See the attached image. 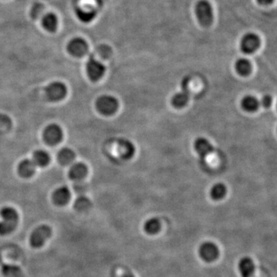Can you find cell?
I'll use <instances>...</instances> for the list:
<instances>
[{
	"mask_svg": "<svg viewBox=\"0 0 277 277\" xmlns=\"http://www.w3.org/2000/svg\"><path fill=\"white\" fill-rule=\"evenodd\" d=\"M45 94L47 99L51 102L62 100L67 95V86L60 81L52 82L46 87Z\"/></svg>",
	"mask_w": 277,
	"mask_h": 277,
	"instance_id": "5b68a950",
	"label": "cell"
},
{
	"mask_svg": "<svg viewBox=\"0 0 277 277\" xmlns=\"http://www.w3.org/2000/svg\"><path fill=\"white\" fill-rule=\"evenodd\" d=\"M118 107V100L113 95H101L95 101V108L99 114L104 115H111L115 114Z\"/></svg>",
	"mask_w": 277,
	"mask_h": 277,
	"instance_id": "7a4b0ae2",
	"label": "cell"
},
{
	"mask_svg": "<svg viewBox=\"0 0 277 277\" xmlns=\"http://www.w3.org/2000/svg\"><path fill=\"white\" fill-rule=\"evenodd\" d=\"M189 99V90H182V91L175 94L171 99L172 106L175 108H183L187 104Z\"/></svg>",
	"mask_w": 277,
	"mask_h": 277,
	"instance_id": "e0dca14e",
	"label": "cell"
},
{
	"mask_svg": "<svg viewBox=\"0 0 277 277\" xmlns=\"http://www.w3.org/2000/svg\"></svg>",
	"mask_w": 277,
	"mask_h": 277,
	"instance_id": "4dcf8cb0",
	"label": "cell"
},
{
	"mask_svg": "<svg viewBox=\"0 0 277 277\" xmlns=\"http://www.w3.org/2000/svg\"><path fill=\"white\" fill-rule=\"evenodd\" d=\"M272 103H273V97L270 95H263L259 101V104L264 108H269L271 106Z\"/></svg>",
	"mask_w": 277,
	"mask_h": 277,
	"instance_id": "83f0119b",
	"label": "cell"
},
{
	"mask_svg": "<svg viewBox=\"0 0 277 277\" xmlns=\"http://www.w3.org/2000/svg\"><path fill=\"white\" fill-rule=\"evenodd\" d=\"M199 254L203 260L210 263L217 259L220 251L214 243L205 242V243H202L200 246L199 249Z\"/></svg>",
	"mask_w": 277,
	"mask_h": 277,
	"instance_id": "9c48e42d",
	"label": "cell"
},
{
	"mask_svg": "<svg viewBox=\"0 0 277 277\" xmlns=\"http://www.w3.org/2000/svg\"><path fill=\"white\" fill-rule=\"evenodd\" d=\"M88 172L87 165L83 162H74L69 169V177L75 182L81 181L86 177Z\"/></svg>",
	"mask_w": 277,
	"mask_h": 277,
	"instance_id": "8fae6325",
	"label": "cell"
},
{
	"mask_svg": "<svg viewBox=\"0 0 277 277\" xmlns=\"http://www.w3.org/2000/svg\"><path fill=\"white\" fill-rule=\"evenodd\" d=\"M194 148L196 153H198L202 158H205L213 151V146L210 142L204 137L196 138L194 142Z\"/></svg>",
	"mask_w": 277,
	"mask_h": 277,
	"instance_id": "9a60e30c",
	"label": "cell"
},
{
	"mask_svg": "<svg viewBox=\"0 0 277 277\" xmlns=\"http://www.w3.org/2000/svg\"><path fill=\"white\" fill-rule=\"evenodd\" d=\"M89 46L87 42L82 38H74L67 45V51L75 57H82L88 52Z\"/></svg>",
	"mask_w": 277,
	"mask_h": 277,
	"instance_id": "30bf717a",
	"label": "cell"
},
{
	"mask_svg": "<svg viewBox=\"0 0 277 277\" xmlns=\"http://www.w3.org/2000/svg\"><path fill=\"white\" fill-rule=\"evenodd\" d=\"M260 5L266 6V5H270L272 2H274V0H256Z\"/></svg>",
	"mask_w": 277,
	"mask_h": 277,
	"instance_id": "f1b7e54d",
	"label": "cell"
},
{
	"mask_svg": "<svg viewBox=\"0 0 277 277\" xmlns=\"http://www.w3.org/2000/svg\"><path fill=\"white\" fill-rule=\"evenodd\" d=\"M32 161L36 164V166L45 167L50 162V157H49V153L46 152L45 150H36L33 153Z\"/></svg>",
	"mask_w": 277,
	"mask_h": 277,
	"instance_id": "7402d4cb",
	"label": "cell"
},
{
	"mask_svg": "<svg viewBox=\"0 0 277 277\" xmlns=\"http://www.w3.org/2000/svg\"><path fill=\"white\" fill-rule=\"evenodd\" d=\"M86 67H87V76L92 82L99 80L106 72L105 66L97 60H95L93 56H90Z\"/></svg>",
	"mask_w": 277,
	"mask_h": 277,
	"instance_id": "8992f818",
	"label": "cell"
},
{
	"mask_svg": "<svg viewBox=\"0 0 277 277\" xmlns=\"http://www.w3.org/2000/svg\"><path fill=\"white\" fill-rule=\"evenodd\" d=\"M227 194V187L221 183L214 184L210 189V196L212 200H220Z\"/></svg>",
	"mask_w": 277,
	"mask_h": 277,
	"instance_id": "cb8c5ba5",
	"label": "cell"
},
{
	"mask_svg": "<svg viewBox=\"0 0 277 277\" xmlns=\"http://www.w3.org/2000/svg\"><path fill=\"white\" fill-rule=\"evenodd\" d=\"M63 130L59 125L52 124L46 127L44 132V138L47 144L55 146L61 142L63 139Z\"/></svg>",
	"mask_w": 277,
	"mask_h": 277,
	"instance_id": "52a82bcc",
	"label": "cell"
},
{
	"mask_svg": "<svg viewBox=\"0 0 277 277\" xmlns=\"http://www.w3.org/2000/svg\"><path fill=\"white\" fill-rule=\"evenodd\" d=\"M117 151L122 159L129 160L134 155L135 148L130 141L122 138V139H119L117 143Z\"/></svg>",
	"mask_w": 277,
	"mask_h": 277,
	"instance_id": "5bb4252c",
	"label": "cell"
},
{
	"mask_svg": "<svg viewBox=\"0 0 277 277\" xmlns=\"http://www.w3.org/2000/svg\"><path fill=\"white\" fill-rule=\"evenodd\" d=\"M77 16L79 20L84 23L90 22L94 17L93 13H88V12L86 13V12L82 11V10H79L77 12Z\"/></svg>",
	"mask_w": 277,
	"mask_h": 277,
	"instance_id": "4316f807",
	"label": "cell"
},
{
	"mask_svg": "<svg viewBox=\"0 0 277 277\" xmlns=\"http://www.w3.org/2000/svg\"><path fill=\"white\" fill-rule=\"evenodd\" d=\"M259 105L260 104L257 98L252 95H245L241 100L242 108L249 113L256 111L259 108Z\"/></svg>",
	"mask_w": 277,
	"mask_h": 277,
	"instance_id": "ac0fdd59",
	"label": "cell"
},
{
	"mask_svg": "<svg viewBox=\"0 0 277 277\" xmlns=\"http://www.w3.org/2000/svg\"><path fill=\"white\" fill-rule=\"evenodd\" d=\"M76 158V154L70 148H63L58 153V161L63 166H68L72 163Z\"/></svg>",
	"mask_w": 277,
	"mask_h": 277,
	"instance_id": "d6986e66",
	"label": "cell"
},
{
	"mask_svg": "<svg viewBox=\"0 0 277 277\" xmlns=\"http://www.w3.org/2000/svg\"><path fill=\"white\" fill-rule=\"evenodd\" d=\"M36 169V164L33 161L29 159H25L19 164L18 173L23 178H29L34 174Z\"/></svg>",
	"mask_w": 277,
	"mask_h": 277,
	"instance_id": "2e32d148",
	"label": "cell"
},
{
	"mask_svg": "<svg viewBox=\"0 0 277 277\" xmlns=\"http://www.w3.org/2000/svg\"><path fill=\"white\" fill-rule=\"evenodd\" d=\"M260 46V39L255 33H249L245 35L240 42V49L246 54H251Z\"/></svg>",
	"mask_w": 277,
	"mask_h": 277,
	"instance_id": "ba28073f",
	"label": "cell"
},
{
	"mask_svg": "<svg viewBox=\"0 0 277 277\" xmlns=\"http://www.w3.org/2000/svg\"><path fill=\"white\" fill-rule=\"evenodd\" d=\"M120 277H134V275H133V274H131V273H125V274H122V276H121Z\"/></svg>",
	"mask_w": 277,
	"mask_h": 277,
	"instance_id": "f546056e",
	"label": "cell"
},
{
	"mask_svg": "<svg viewBox=\"0 0 277 277\" xmlns=\"http://www.w3.org/2000/svg\"><path fill=\"white\" fill-rule=\"evenodd\" d=\"M91 206L90 200L84 196H80L75 202V208L79 211H85L88 209Z\"/></svg>",
	"mask_w": 277,
	"mask_h": 277,
	"instance_id": "484cf974",
	"label": "cell"
},
{
	"mask_svg": "<svg viewBox=\"0 0 277 277\" xmlns=\"http://www.w3.org/2000/svg\"><path fill=\"white\" fill-rule=\"evenodd\" d=\"M52 233V228L49 226H40L31 233L29 243L33 248H40L45 244L47 239L51 237Z\"/></svg>",
	"mask_w": 277,
	"mask_h": 277,
	"instance_id": "3957f363",
	"label": "cell"
},
{
	"mask_svg": "<svg viewBox=\"0 0 277 277\" xmlns=\"http://www.w3.org/2000/svg\"><path fill=\"white\" fill-rule=\"evenodd\" d=\"M238 269L242 277H252L255 274V263L251 258L245 256L239 261Z\"/></svg>",
	"mask_w": 277,
	"mask_h": 277,
	"instance_id": "7c38bea8",
	"label": "cell"
},
{
	"mask_svg": "<svg viewBox=\"0 0 277 277\" xmlns=\"http://www.w3.org/2000/svg\"><path fill=\"white\" fill-rule=\"evenodd\" d=\"M235 69L239 76H247L252 71V64L247 59L240 58L235 63Z\"/></svg>",
	"mask_w": 277,
	"mask_h": 277,
	"instance_id": "ffe728a7",
	"label": "cell"
},
{
	"mask_svg": "<svg viewBox=\"0 0 277 277\" xmlns=\"http://www.w3.org/2000/svg\"><path fill=\"white\" fill-rule=\"evenodd\" d=\"M71 198L70 190L66 185L57 188L52 194V200L56 205L65 206L68 204Z\"/></svg>",
	"mask_w": 277,
	"mask_h": 277,
	"instance_id": "4fadbf2b",
	"label": "cell"
},
{
	"mask_svg": "<svg viewBox=\"0 0 277 277\" xmlns=\"http://www.w3.org/2000/svg\"><path fill=\"white\" fill-rule=\"evenodd\" d=\"M43 27L49 33H54L58 27V19L56 15L49 13L46 15L42 20Z\"/></svg>",
	"mask_w": 277,
	"mask_h": 277,
	"instance_id": "44dd1931",
	"label": "cell"
},
{
	"mask_svg": "<svg viewBox=\"0 0 277 277\" xmlns=\"http://www.w3.org/2000/svg\"><path fill=\"white\" fill-rule=\"evenodd\" d=\"M196 14L202 25L209 26L212 23L213 19L212 6L207 0H200L196 3Z\"/></svg>",
	"mask_w": 277,
	"mask_h": 277,
	"instance_id": "277c9868",
	"label": "cell"
},
{
	"mask_svg": "<svg viewBox=\"0 0 277 277\" xmlns=\"http://www.w3.org/2000/svg\"><path fill=\"white\" fill-rule=\"evenodd\" d=\"M161 223L157 218H150L144 224V231L150 235L157 234L161 231Z\"/></svg>",
	"mask_w": 277,
	"mask_h": 277,
	"instance_id": "d4e9b609",
	"label": "cell"
},
{
	"mask_svg": "<svg viewBox=\"0 0 277 277\" xmlns=\"http://www.w3.org/2000/svg\"><path fill=\"white\" fill-rule=\"evenodd\" d=\"M2 273L6 277H23V270L17 265H2Z\"/></svg>",
	"mask_w": 277,
	"mask_h": 277,
	"instance_id": "603a6c76",
	"label": "cell"
},
{
	"mask_svg": "<svg viewBox=\"0 0 277 277\" xmlns=\"http://www.w3.org/2000/svg\"><path fill=\"white\" fill-rule=\"evenodd\" d=\"M0 216L2 217L0 221V235L5 236L11 233L18 224V212L13 207H6L0 211Z\"/></svg>",
	"mask_w": 277,
	"mask_h": 277,
	"instance_id": "6da1fadb",
	"label": "cell"
}]
</instances>
